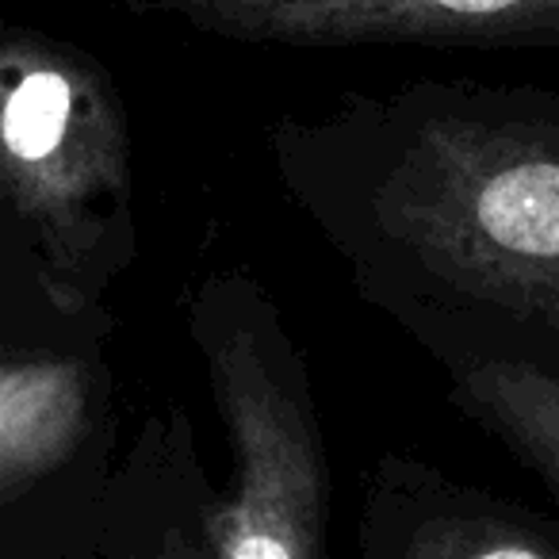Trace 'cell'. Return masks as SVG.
<instances>
[{
    "instance_id": "1",
    "label": "cell",
    "mask_w": 559,
    "mask_h": 559,
    "mask_svg": "<svg viewBox=\"0 0 559 559\" xmlns=\"http://www.w3.org/2000/svg\"><path fill=\"white\" fill-rule=\"evenodd\" d=\"M288 185L406 326L460 365L559 376V93L418 85L284 150Z\"/></svg>"
},
{
    "instance_id": "2",
    "label": "cell",
    "mask_w": 559,
    "mask_h": 559,
    "mask_svg": "<svg viewBox=\"0 0 559 559\" xmlns=\"http://www.w3.org/2000/svg\"><path fill=\"white\" fill-rule=\"evenodd\" d=\"M192 337L234 464L207 513L215 559H330L326 444L276 307L249 280L215 276L192 299Z\"/></svg>"
},
{
    "instance_id": "3",
    "label": "cell",
    "mask_w": 559,
    "mask_h": 559,
    "mask_svg": "<svg viewBox=\"0 0 559 559\" xmlns=\"http://www.w3.org/2000/svg\"><path fill=\"white\" fill-rule=\"evenodd\" d=\"M127 139L85 58L32 35L0 47V207L32 226L47 272H93L108 226L127 215Z\"/></svg>"
},
{
    "instance_id": "4",
    "label": "cell",
    "mask_w": 559,
    "mask_h": 559,
    "mask_svg": "<svg viewBox=\"0 0 559 559\" xmlns=\"http://www.w3.org/2000/svg\"><path fill=\"white\" fill-rule=\"evenodd\" d=\"M241 43H559V0H134Z\"/></svg>"
},
{
    "instance_id": "5",
    "label": "cell",
    "mask_w": 559,
    "mask_h": 559,
    "mask_svg": "<svg viewBox=\"0 0 559 559\" xmlns=\"http://www.w3.org/2000/svg\"><path fill=\"white\" fill-rule=\"evenodd\" d=\"M365 559H559L548 521L456 483L418 460L388 456L360 510Z\"/></svg>"
},
{
    "instance_id": "6",
    "label": "cell",
    "mask_w": 559,
    "mask_h": 559,
    "mask_svg": "<svg viewBox=\"0 0 559 559\" xmlns=\"http://www.w3.org/2000/svg\"><path fill=\"white\" fill-rule=\"evenodd\" d=\"M211 498L192 444L146 441L111 475L88 559H215Z\"/></svg>"
},
{
    "instance_id": "7",
    "label": "cell",
    "mask_w": 559,
    "mask_h": 559,
    "mask_svg": "<svg viewBox=\"0 0 559 559\" xmlns=\"http://www.w3.org/2000/svg\"><path fill=\"white\" fill-rule=\"evenodd\" d=\"M452 399L559 502V376L502 360L460 365L452 368Z\"/></svg>"
},
{
    "instance_id": "8",
    "label": "cell",
    "mask_w": 559,
    "mask_h": 559,
    "mask_svg": "<svg viewBox=\"0 0 559 559\" xmlns=\"http://www.w3.org/2000/svg\"><path fill=\"white\" fill-rule=\"evenodd\" d=\"M88 551H93V548H88ZM81 559H88V556H81Z\"/></svg>"
}]
</instances>
